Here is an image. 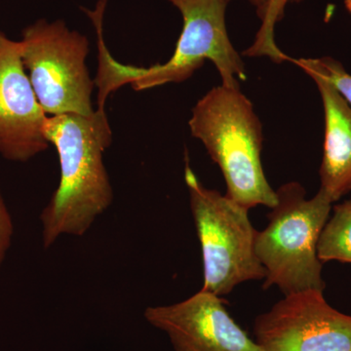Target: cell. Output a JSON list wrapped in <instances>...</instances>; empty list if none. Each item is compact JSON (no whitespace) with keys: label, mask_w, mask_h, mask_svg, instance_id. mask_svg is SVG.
Instances as JSON below:
<instances>
[{"label":"cell","mask_w":351,"mask_h":351,"mask_svg":"<svg viewBox=\"0 0 351 351\" xmlns=\"http://www.w3.org/2000/svg\"><path fill=\"white\" fill-rule=\"evenodd\" d=\"M226 1L230 2V0H226ZM249 1L256 7L258 18L263 22V20L267 19L270 10H271L272 5L276 0H249Z\"/></svg>","instance_id":"cell-14"},{"label":"cell","mask_w":351,"mask_h":351,"mask_svg":"<svg viewBox=\"0 0 351 351\" xmlns=\"http://www.w3.org/2000/svg\"><path fill=\"white\" fill-rule=\"evenodd\" d=\"M302 71H313L326 78L338 89L351 107V75L343 64L331 57L319 59H291Z\"/></svg>","instance_id":"cell-12"},{"label":"cell","mask_w":351,"mask_h":351,"mask_svg":"<svg viewBox=\"0 0 351 351\" xmlns=\"http://www.w3.org/2000/svg\"><path fill=\"white\" fill-rule=\"evenodd\" d=\"M45 136L56 149L60 181L41 212L44 249L62 237H83L113 201L104 154L112 142L105 108L92 114L47 117Z\"/></svg>","instance_id":"cell-1"},{"label":"cell","mask_w":351,"mask_h":351,"mask_svg":"<svg viewBox=\"0 0 351 351\" xmlns=\"http://www.w3.org/2000/svg\"><path fill=\"white\" fill-rule=\"evenodd\" d=\"M345 6L346 10L351 14V0H345Z\"/></svg>","instance_id":"cell-15"},{"label":"cell","mask_w":351,"mask_h":351,"mask_svg":"<svg viewBox=\"0 0 351 351\" xmlns=\"http://www.w3.org/2000/svg\"><path fill=\"white\" fill-rule=\"evenodd\" d=\"M184 181L202 253V290L223 297L239 284L263 280L249 209L203 186L189 162Z\"/></svg>","instance_id":"cell-5"},{"label":"cell","mask_w":351,"mask_h":351,"mask_svg":"<svg viewBox=\"0 0 351 351\" xmlns=\"http://www.w3.org/2000/svg\"><path fill=\"white\" fill-rule=\"evenodd\" d=\"M262 351H351V315L328 304L324 291L285 295L254 324Z\"/></svg>","instance_id":"cell-7"},{"label":"cell","mask_w":351,"mask_h":351,"mask_svg":"<svg viewBox=\"0 0 351 351\" xmlns=\"http://www.w3.org/2000/svg\"><path fill=\"white\" fill-rule=\"evenodd\" d=\"M276 191L269 223L256 237V254L265 269L263 288L276 286L284 295L324 291L317 244L332 203L320 191L307 199L306 189L297 182Z\"/></svg>","instance_id":"cell-4"},{"label":"cell","mask_w":351,"mask_h":351,"mask_svg":"<svg viewBox=\"0 0 351 351\" xmlns=\"http://www.w3.org/2000/svg\"><path fill=\"white\" fill-rule=\"evenodd\" d=\"M179 9L184 20L181 36L169 61L149 68L117 62L110 54L103 36V14L91 16L98 38V108H105L112 92L124 85L136 91L151 89L167 83L189 80L209 60L221 77V85L240 88L246 80L241 58L228 38L226 25V0H167Z\"/></svg>","instance_id":"cell-2"},{"label":"cell","mask_w":351,"mask_h":351,"mask_svg":"<svg viewBox=\"0 0 351 351\" xmlns=\"http://www.w3.org/2000/svg\"><path fill=\"white\" fill-rule=\"evenodd\" d=\"M304 71L315 82L324 108L319 191L335 203L351 191V107L329 80L315 71Z\"/></svg>","instance_id":"cell-10"},{"label":"cell","mask_w":351,"mask_h":351,"mask_svg":"<svg viewBox=\"0 0 351 351\" xmlns=\"http://www.w3.org/2000/svg\"><path fill=\"white\" fill-rule=\"evenodd\" d=\"M189 126L218 164L228 197L249 210L276 204V191L267 182L261 158L262 124L240 88H212L193 108Z\"/></svg>","instance_id":"cell-3"},{"label":"cell","mask_w":351,"mask_h":351,"mask_svg":"<svg viewBox=\"0 0 351 351\" xmlns=\"http://www.w3.org/2000/svg\"><path fill=\"white\" fill-rule=\"evenodd\" d=\"M20 43L23 64L46 114L94 112L86 36L64 21L38 20L23 31Z\"/></svg>","instance_id":"cell-6"},{"label":"cell","mask_w":351,"mask_h":351,"mask_svg":"<svg viewBox=\"0 0 351 351\" xmlns=\"http://www.w3.org/2000/svg\"><path fill=\"white\" fill-rule=\"evenodd\" d=\"M47 117L23 64L20 41L0 32V156L25 163L47 151Z\"/></svg>","instance_id":"cell-9"},{"label":"cell","mask_w":351,"mask_h":351,"mask_svg":"<svg viewBox=\"0 0 351 351\" xmlns=\"http://www.w3.org/2000/svg\"><path fill=\"white\" fill-rule=\"evenodd\" d=\"M144 316L168 337L175 351H262L221 297L202 289L177 304L149 306Z\"/></svg>","instance_id":"cell-8"},{"label":"cell","mask_w":351,"mask_h":351,"mask_svg":"<svg viewBox=\"0 0 351 351\" xmlns=\"http://www.w3.org/2000/svg\"><path fill=\"white\" fill-rule=\"evenodd\" d=\"M317 254L322 263H351V197L332 209L321 230Z\"/></svg>","instance_id":"cell-11"},{"label":"cell","mask_w":351,"mask_h":351,"mask_svg":"<svg viewBox=\"0 0 351 351\" xmlns=\"http://www.w3.org/2000/svg\"><path fill=\"white\" fill-rule=\"evenodd\" d=\"M14 223L0 189V267L12 244Z\"/></svg>","instance_id":"cell-13"}]
</instances>
